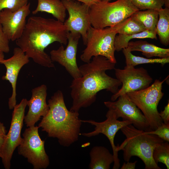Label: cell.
Listing matches in <instances>:
<instances>
[{
	"label": "cell",
	"mask_w": 169,
	"mask_h": 169,
	"mask_svg": "<svg viewBox=\"0 0 169 169\" xmlns=\"http://www.w3.org/2000/svg\"><path fill=\"white\" fill-rule=\"evenodd\" d=\"M69 32L62 23L54 19L32 16L27 21L22 34L16 44L36 63L55 68L45 49L54 42L66 45Z\"/></svg>",
	"instance_id": "cell-1"
},
{
	"label": "cell",
	"mask_w": 169,
	"mask_h": 169,
	"mask_svg": "<svg viewBox=\"0 0 169 169\" xmlns=\"http://www.w3.org/2000/svg\"><path fill=\"white\" fill-rule=\"evenodd\" d=\"M115 65L105 57L99 55L79 67L82 76L74 79L70 86L73 100L70 111L79 112L81 108L91 105L100 90H105L113 94L118 91L121 83L106 73L107 70L114 69Z\"/></svg>",
	"instance_id": "cell-2"
},
{
	"label": "cell",
	"mask_w": 169,
	"mask_h": 169,
	"mask_svg": "<svg viewBox=\"0 0 169 169\" xmlns=\"http://www.w3.org/2000/svg\"><path fill=\"white\" fill-rule=\"evenodd\" d=\"M49 109L38 125L50 137L57 138L59 144L69 147L78 140L82 122L79 112L69 110L62 92L58 90L48 101Z\"/></svg>",
	"instance_id": "cell-3"
},
{
	"label": "cell",
	"mask_w": 169,
	"mask_h": 169,
	"mask_svg": "<svg viewBox=\"0 0 169 169\" xmlns=\"http://www.w3.org/2000/svg\"><path fill=\"white\" fill-rule=\"evenodd\" d=\"M120 130L126 138L120 145L117 146V150L123 151L125 161H129L133 156H137L143 161L145 169H161L154 160L153 152L155 147L164 141L163 140L156 135L147 134L132 124Z\"/></svg>",
	"instance_id": "cell-4"
},
{
	"label": "cell",
	"mask_w": 169,
	"mask_h": 169,
	"mask_svg": "<svg viewBox=\"0 0 169 169\" xmlns=\"http://www.w3.org/2000/svg\"><path fill=\"white\" fill-rule=\"evenodd\" d=\"M139 10L131 0L112 2L102 0L90 7V21L92 27L97 29L112 27Z\"/></svg>",
	"instance_id": "cell-5"
},
{
	"label": "cell",
	"mask_w": 169,
	"mask_h": 169,
	"mask_svg": "<svg viewBox=\"0 0 169 169\" xmlns=\"http://www.w3.org/2000/svg\"><path fill=\"white\" fill-rule=\"evenodd\" d=\"M163 80L156 79L149 87L144 90L129 92L125 95L141 111L148 123L150 131L156 129L163 122L159 115L157 106L162 98Z\"/></svg>",
	"instance_id": "cell-6"
},
{
	"label": "cell",
	"mask_w": 169,
	"mask_h": 169,
	"mask_svg": "<svg viewBox=\"0 0 169 169\" xmlns=\"http://www.w3.org/2000/svg\"><path fill=\"white\" fill-rule=\"evenodd\" d=\"M117 34L115 25L102 29L91 26L87 33L86 47L80 55L81 60L88 63L92 57L101 55L116 64L114 42Z\"/></svg>",
	"instance_id": "cell-7"
},
{
	"label": "cell",
	"mask_w": 169,
	"mask_h": 169,
	"mask_svg": "<svg viewBox=\"0 0 169 169\" xmlns=\"http://www.w3.org/2000/svg\"><path fill=\"white\" fill-rule=\"evenodd\" d=\"M18 147V154L27 159L34 169H45L49 165V156L45 149V141L38 133V126L27 127Z\"/></svg>",
	"instance_id": "cell-8"
},
{
	"label": "cell",
	"mask_w": 169,
	"mask_h": 169,
	"mask_svg": "<svg viewBox=\"0 0 169 169\" xmlns=\"http://www.w3.org/2000/svg\"><path fill=\"white\" fill-rule=\"evenodd\" d=\"M27 102L26 99L23 98L13 109L10 128L5 136L1 157L5 169L10 168L13 153L22 141L21 133Z\"/></svg>",
	"instance_id": "cell-9"
},
{
	"label": "cell",
	"mask_w": 169,
	"mask_h": 169,
	"mask_svg": "<svg viewBox=\"0 0 169 169\" xmlns=\"http://www.w3.org/2000/svg\"><path fill=\"white\" fill-rule=\"evenodd\" d=\"M114 69L116 79L121 83L122 86L112 95V101L116 100L119 96L128 92L146 88L153 80L147 70L143 67L136 68L134 66L126 65L123 69Z\"/></svg>",
	"instance_id": "cell-10"
},
{
	"label": "cell",
	"mask_w": 169,
	"mask_h": 169,
	"mask_svg": "<svg viewBox=\"0 0 169 169\" xmlns=\"http://www.w3.org/2000/svg\"><path fill=\"white\" fill-rule=\"evenodd\" d=\"M106 119L101 122H98L93 120H81L82 122L88 123L95 126V130L88 133H80V135L87 137H91L100 133L104 135L108 138L111 144L114 158L113 169H118L120 166V160L118 157V151L117 146L114 144V138L117 132L122 127L130 124L132 122L129 120L120 121L116 118L113 112L109 110L106 115Z\"/></svg>",
	"instance_id": "cell-11"
},
{
	"label": "cell",
	"mask_w": 169,
	"mask_h": 169,
	"mask_svg": "<svg viewBox=\"0 0 169 169\" xmlns=\"http://www.w3.org/2000/svg\"><path fill=\"white\" fill-rule=\"evenodd\" d=\"M61 1L69 15L64 24L69 32L80 34L84 44L86 45L87 33L91 26L90 19V7L75 0Z\"/></svg>",
	"instance_id": "cell-12"
},
{
	"label": "cell",
	"mask_w": 169,
	"mask_h": 169,
	"mask_svg": "<svg viewBox=\"0 0 169 169\" xmlns=\"http://www.w3.org/2000/svg\"><path fill=\"white\" fill-rule=\"evenodd\" d=\"M115 101L104 102L105 105L115 113L116 118L132 122L136 128L145 131H150L147 120L141 110L125 94L119 96Z\"/></svg>",
	"instance_id": "cell-13"
},
{
	"label": "cell",
	"mask_w": 169,
	"mask_h": 169,
	"mask_svg": "<svg viewBox=\"0 0 169 169\" xmlns=\"http://www.w3.org/2000/svg\"><path fill=\"white\" fill-rule=\"evenodd\" d=\"M81 35L69 32L68 44L65 49L61 45L56 50L50 52V57L53 62H56L64 66L74 79L81 76L76 61L78 45Z\"/></svg>",
	"instance_id": "cell-14"
},
{
	"label": "cell",
	"mask_w": 169,
	"mask_h": 169,
	"mask_svg": "<svg viewBox=\"0 0 169 169\" xmlns=\"http://www.w3.org/2000/svg\"><path fill=\"white\" fill-rule=\"evenodd\" d=\"M30 7L29 3L15 11L8 8L0 11V24L9 41H16L22 35L30 12Z\"/></svg>",
	"instance_id": "cell-15"
},
{
	"label": "cell",
	"mask_w": 169,
	"mask_h": 169,
	"mask_svg": "<svg viewBox=\"0 0 169 169\" xmlns=\"http://www.w3.org/2000/svg\"><path fill=\"white\" fill-rule=\"evenodd\" d=\"M29 62V58L19 47L15 48L13 54L10 58L4 59L1 63L6 69L5 75L2 79L8 81L12 88V93L8 101L9 108L12 110L16 105V84L17 78L20 70L25 65Z\"/></svg>",
	"instance_id": "cell-16"
},
{
	"label": "cell",
	"mask_w": 169,
	"mask_h": 169,
	"mask_svg": "<svg viewBox=\"0 0 169 169\" xmlns=\"http://www.w3.org/2000/svg\"><path fill=\"white\" fill-rule=\"evenodd\" d=\"M47 90V87L44 84L32 90L31 98L27 102L28 111L24 119L27 127L34 126L41 117L48 113L49 107L46 101Z\"/></svg>",
	"instance_id": "cell-17"
},
{
	"label": "cell",
	"mask_w": 169,
	"mask_h": 169,
	"mask_svg": "<svg viewBox=\"0 0 169 169\" xmlns=\"http://www.w3.org/2000/svg\"><path fill=\"white\" fill-rule=\"evenodd\" d=\"M90 169H109L114 162V158L109 150L101 146L93 147L90 152Z\"/></svg>",
	"instance_id": "cell-18"
},
{
	"label": "cell",
	"mask_w": 169,
	"mask_h": 169,
	"mask_svg": "<svg viewBox=\"0 0 169 169\" xmlns=\"http://www.w3.org/2000/svg\"><path fill=\"white\" fill-rule=\"evenodd\" d=\"M127 48L131 52H141L142 55L147 58L153 57H158L161 58H169V49L159 47L146 41H130Z\"/></svg>",
	"instance_id": "cell-19"
},
{
	"label": "cell",
	"mask_w": 169,
	"mask_h": 169,
	"mask_svg": "<svg viewBox=\"0 0 169 169\" xmlns=\"http://www.w3.org/2000/svg\"><path fill=\"white\" fill-rule=\"evenodd\" d=\"M38 5L32 11L35 15L39 12H45L52 14L56 20L62 23L65 21L66 9L60 0H37Z\"/></svg>",
	"instance_id": "cell-20"
},
{
	"label": "cell",
	"mask_w": 169,
	"mask_h": 169,
	"mask_svg": "<svg viewBox=\"0 0 169 169\" xmlns=\"http://www.w3.org/2000/svg\"><path fill=\"white\" fill-rule=\"evenodd\" d=\"M131 16L140 23L146 30L156 32V27L159 18L158 11L152 9L139 10Z\"/></svg>",
	"instance_id": "cell-21"
},
{
	"label": "cell",
	"mask_w": 169,
	"mask_h": 169,
	"mask_svg": "<svg viewBox=\"0 0 169 169\" xmlns=\"http://www.w3.org/2000/svg\"><path fill=\"white\" fill-rule=\"evenodd\" d=\"M159 18L156 27V34L161 43L167 46L169 44V8L158 10Z\"/></svg>",
	"instance_id": "cell-22"
},
{
	"label": "cell",
	"mask_w": 169,
	"mask_h": 169,
	"mask_svg": "<svg viewBox=\"0 0 169 169\" xmlns=\"http://www.w3.org/2000/svg\"><path fill=\"white\" fill-rule=\"evenodd\" d=\"M156 32L145 30L143 32L131 35L119 34L116 35L114 42L115 51L117 52L127 47L130 41L133 39L150 38L157 39Z\"/></svg>",
	"instance_id": "cell-23"
},
{
	"label": "cell",
	"mask_w": 169,
	"mask_h": 169,
	"mask_svg": "<svg viewBox=\"0 0 169 169\" xmlns=\"http://www.w3.org/2000/svg\"><path fill=\"white\" fill-rule=\"evenodd\" d=\"M125 58L126 65L135 66L145 64H160L162 66L169 63V58L150 59L134 55L127 48L122 49Z\"/></svg>",
	"instance_id": "cell-24"
},
{
	"label": "cell",
	"mask_w": 169,
	"mask_h": 169,
	"mask_svg": "<svg viewBox=\"0 0 169 169\" xmlns=\"http://www.w3.org/2000/svg\"><path fill=\"white\" fill-rule=\"evenodd\" d=\"M117 33L131 35L146 30L143 26L131 16L115 25Z\"/></svg>",
	"instance_id": "cell-25"
},
{
	"label": "cell",
	"mask_w": 169,
	"mask_h": 169,
	"mask_svg": "<svg viewBox=\"0 0 169 169\" xmlns=\"http://www.w3.org/2000/svg\"><path fill=\"white\" fill-rule=\"evenodd\" d=\"M153 158L155 162L164 164L167 169L169 168V144L166 141L156 146L153 150Z\"/></svg>",
	"instance_id": "cell-26"
},
{
	"label": "cell",
	"mask_w": 169,
	"mask_h": 169,
	"mask_svg": "<svg viewBox=\"0 0 169 169\" xmlns=\"http://www.w3.org/2000/svg\"><path fill=\"white\" fill-rule=\"evenodd\" d=\"M133 4L139 10L148 9L159 10L164 5V0H131Z\"/></svg>",
	"instance_id": "cell-27"
},
{
	"label": "cell",
	"mask_w": 169,
	"mask_h": 169,
	"mask_svg": "<svg viewBox=\"0 0 169 169\" xmlns=\"http://www.w3.org/2000/svg\"><path fill=\"white\" fill-rule=\"evenodd\" d=\"M28 0H0V12L5 8L12 11L19 9L28 3Z\"/></svg>",
	"instance_id": "cell-28"
},
{
	"label": "cell",
	"mask_w": 169,
	"mask_h": 169,
	"mask_svg": "<svg viewBox=\"0 0 169 169\" xmlns=\"http://www.w3.org/2000/svg\"><path fill=\"white\" fill-rule=\"evenodd\" d=\"M145 132L147 134L156 135L164 141L169 142V124H166L163 122L156 130Z\"/></svg>",
	"instance_id": "cell-29"
},
{
	"label": "cell",
	"mask_w": 169,
	"mask_h": 169,
	"mask_svg": "<svg viewBox=\"0 0 169 169\" xmlns=\"http://www.w3.org/2000/svg\"><path fill=\"white\" fill-rule=\"evenodd\" d=\"M9 41L0 24V51L5 53L9 52L10 49Z\"/></svg>",
	"instance_id": "cell-30"
},
{
	"label": "cell",
	"mask_w": 169,
	"mask_h": 169,
	"mask_svg": "<svg viewBox=\"0 0 169 169\" xmlns=\"http://www.w3.org/2000/svg\"><path fill=\"white\" fill-rule=\"evenodd\" d=\"M159 115L163 122L166 124H169V101L165 107L163 111L159 113Z\"/></svg>",
	"instance_id": "cell-31"
},
{
	"label": "cell",
	"mask_w": 169,
	"mask_h": 169,
	"mask_svg": "<svg viewBox=\"0 0 169 169\" xmlns=\"http://www.w3.org/2000/svg\"><path fill=\"white\" fill-rule=\"evenodd\" d=\"M126 163L124 162L121 167V169H134L135 168L137 161L133 162L127 161Z\"/></svg>",
	"instance_id": "cell-32"
},
{
	"label": "cell",
	"mask_w": 169,
	"mask_h": 169,
	"mask_svg": "<svg viewBox=\"0 0 169 169\" xmlns=\"http://www.w3.org/2000/svg\"><path fill=\"white\" fill-rule=\"evenodd\" d=\"M78 2H81L82 3L85 4L88 6L89 7H90L92 5L96 4L102 0H73Z\"/></svg>",
	"instance_id": "cell-33"
},
{
	"label": "cell",
	"mask_w": 169,
	"mask_h": 169,
	"mask_svg": "<svg viewBox=\"0 0 169 169\" xmlns=\"http://www.w3.org/2000/svg\"><path fill=\"white\" fill-rule=\"evenodd\" d=\"M6 135L0 134V157L2 154V151L3 144Z\"/></svg>",
	"instance_id": "cell-34"
},
{
	"label": "cell",
	"mask_w": 169,
	"mask_h": 169,
	"mask_svg": "<svg viewBox=\"0 0 169 169\" xmlns=\"http://www.w3.org/2000/svg\"><path fill=\"white\" fill-rule=\"evenodd\" d=\"M7 131L3 124L0 122V134L6 135Z\"/></svg>",
	"instance_id": "cell-35"
},
{
	"label": "cell",
	"mask_w": 169,
	"mask_h": 169,
	"mask_svg": "<svg viewBox=\"0 0 169 169\" xmlns=\"http://www.w3.org/2000/svg\"><path fill=\"white\" fill-rule=\"evenodd\" d=\"M4 59V53L0 51V64Z\"/></svg>",
	"instance_id": "cell-36"
},
{
	"label": "cell",
	"mask_w": 169,
	"mask_h": 169,
	"mask_svg": "<svg viewBox=\"0 0 169 169\" xmlns=\"http://www.w3.org/2000/svg\"><path fill=\"white\" fill-rule=\"evenodd\" d=\"M165 8H169V0H164Z\"/></svg>",
	"instance_id": "cell-37"
},
{
	"label": "cell",
	"mask_w": 169,
	"mask_h": 169,
	"mask_svg": "<svg viewBox=\"0 0 169 169\" xmlns=\"http://www.w3.org/2000/svg\"><path fill=\"white\" fill-rule=\"evenodd\" d=\"M103 0L106 1H109H109H110L111 0Z\"/></svg>",
	"instance_id": "cell-38"
},
{
	"label": "cell",
	"mask_w": 169,
	"mask_h": 169,
	"mask_svg": "<svg viewBox=\"0 0 169 169\" xmlns=\"http://www.w3.org/2000/svg\"><path fill=\"white\" fill-rule=\"evenodd\" d=\"M67 0L69 1V0Z\"/></svg>",
	"instance_id": "cell-39"
}]
</instances>
